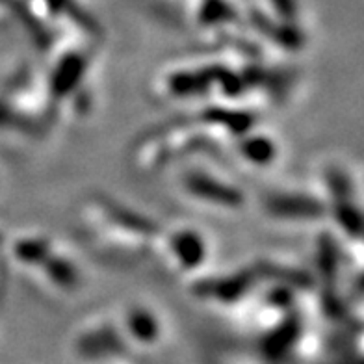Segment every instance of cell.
Here are the masks:
<instances>
[{"label": "cell", "instance_id": "obj_1", "mask_svg": "<svg viewBox=\"0 0 364 364\" xmlns=\"http://www.w3.org/2000/svg\"><path fill=\"white\" fill-rule=\"evenodd\" d=\"M218 178H212L206 173H192L186 181V188L199 199H206L210 203H220V205H238L242 201L240 192H236L232 186H225Z\"/></svg>", "mask_w": 364, "mask_h": 364}, {"label": "cell", "instance_id": "obj_2", "mask_svg": "<svg viewBox=\"0 0 364 364\" xmlns=\"http://www.w3.org/2000/svg\"><path fill=\"white\" fill-rule=\"evenodd\" d=\"M240 153L244 154L245 159L253 160V162L264 164L275 156L277 149H275L272 139L259 138L253 139V141H245V144L242 145V151H240Z\"/></svg>", "mask_w": 364, "mask_h": 364}]
</instances>
